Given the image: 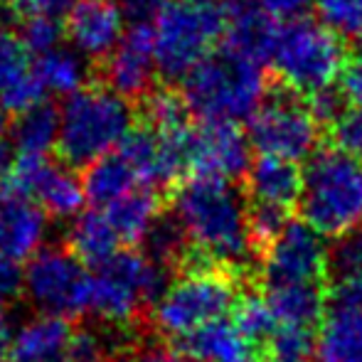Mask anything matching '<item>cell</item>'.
Wrapping results in <instances>:
<instances>
[{
  "instance_id": "cell-1",
  "label": "cell",
  "mask_w": 362,
  "mask_h": 362,
  "mask_svg": "<svg viewBox=\"0 0 362 362\" xmlns=\"http://www.w3.org/2000/svg\"><path fill=\"white\" fill-rule=\"evenodd\" d=\"M173 217L185 232L190 254L210 267H242L254 252L249 207L232 182L190 177L175 190Z\"/></svg>"
},
{
  "instance_id": "cell-2",
  "label": "cell",
  "mask_w": 362,
  "mask_h": 362,
  "mask_svg": "<svg viewBox=\"0 0 362 362\" xmlns=\"http://www.w3.org/2000/svg\"><path fill=\"white\" fill-rule=\"evenodd\" d=\"M180 96L202 124H239L267 101V74L262 64L219 49L182 79Z\"/></svg>"
},
{
  "instance_id": "cell-3",
  "label": "cell",
  "mask_w": 362,
  "mask_h": 362,
  "mask_svg": "<svg viewBox=\"0 0 362 362\" xmlns=\"http://www.w3.org/2000/svg\"><path fill=\"white\" fill-rule=\"evenodd\" d=\"M303 222L320 237L362 229V158L343 148H320L305 160L300 190Z\"/></svg>"
},
{
  "instance_id": "cell-4",
  "label": "cell",
  "mask_w": 362,
  "mask_h": 362,
  "mask_svg": "<svg viewBox=\"0 0 362 362\" xmlns=\"http://www.w3.org/2000/svg\"><path fill=\"white\" fill-rule=\"evenodd\" d=\"M134 129L131 104L109 86H84L59 106L57 151L72 168H89L119 151Z\"/></svg>"
},
{
  "instance_id": "cell-5",
  "label": "cell",
  "mask_w": 362,
  "mask_h": 362,
  "mask_svg": "<svg viewBox=\"0 0 362 362\" xmlns=\"http://www.w3.org/2000/svg\"><path fill=\"white\" fill-rule=\"evenodd\" d=\"M269 64L288 91L315 96L340 79L345 45L335 30L305 15L279 25Z\"/></svg>"
},
{
  "instance_id": "cell-6",
  "label": "cell",
  "mask_w": 362,
  "mask_h": 362,
  "mask_svg": "<svg viewBox=\"0 0 362 362\" xmlns=\"http://www.w3.org/2000/svg\"><path fill=\"white\" fill-rule=\"evenodd\" d=\"M224 35L222 0H170L153 25L156 64L165 79H185Z\"/></svg>"
},
{
  "instance_id": "cell-7",
  "label": "cell",
  "mask_w": 362,
  "mask_h": 362,
  "mask_svg": "<svg viewBox=\"0 0 362 362\" xmlns=\"http://www.w3.org/2000/svg\"><path fill=\"white\" fill-rule=\"evenodd\" d=\"M168 286L170 269L151 262L144 252H116L91 274L89 310L109 325H126L144 305H156Z\"/></svg>"
},
{
  "instance_id": "cell-8",
  "label": "cell",
  "mask_w": 362,
  "mask_h": 362,
  "mask_svg": "<svg viewBox=\"0 0 362 362\" xmlns=\"http://www.w3.org/2000/svg\"><path fill=\"white\" fill-rule=\"evenodd\" d=\"M237 284L227 272L197 264L170 281L153 305V325L163 335L187 338L205 325L224 320L237 305Z\"/></svg>"
},
{
  "instance_id": "cell-9",
  "label": "cell",
  "mask_w": 362,
  "mask_h": 362,
  "mask_svg": "<svg viewBox=\"0 0 362 362\" xmlns=\"http://www.w3.org/2000/svg\"><path fill=\"white\" fill-rule=\"evenodd\" d=\"M23 293L40 315L76 318L89 310L91 274L69 249L45 247L25 267Z\"/></svg>"
},
{
  "instance_id": "cell-10",
  "label": "cell",
  "mask_w": 362,
  "mask_h": 362,
  "mask_svg": "<svg viewBox=\"0 0 362 362\" xmlns=\"http://www.w3.org/2000/svg\"><path fill=\"white\" fill-rule=\"evenodd\" d=\"M318 121L310 114L308 101L293 91L267 96L257 114L249 119L247 139L259 156L284 158L291 163L308 160L318 146Z\"/></svg>"
},
{
  "instance_id": "cell-11",
  "label": "cell",
  "mask_w": 362,
  "mask_h": 362,
  "mask_svg": "<svg viewBox=\"0 0 362 362\" xmlns=\"http://www.w3.org/2000/svg\"><path fill=\"white\" fill-rule=\"evenodd\" d=\"M330 249L325 237L305 222L291 219L281 234L264 252V284L267 286H293V284H320L328 272Z\"/></svg>"
},
{
  "instance_id": "cell-12",
  "label": "cell",
  "mask_w": 362,
  "mask_h": 362,
  "mask_svg": "<svg viewBox=\"0 0 362 362\" xmlns=\"http://www.w3.org/2000/svg\"><path fill=\"white\" fill-rule=\"evenodd\" d=\"M10 190L35 200L52 219H76L81 215L86 192L72 168L49 163L47 158H18L10 168Z\"/></svg>"
},
{
  "instance_id": "cell-13",
  "label": "cell",
  "mask_w": 362,
  "mask_h": 362,
  "mask_svg": "<svg viewBox=\"0 0 362 362\" xmlns=\"http://www.w3.org/2000/svg\"><path fill=\"white\" fill-rule=\"evenodd\" d=\"M252 165V144L237 124H200L190 131L192 177L232 182L247 175Z\"/></svg>"
},
{
  "instance_id": "cell-14",
  "label": "cell",
  "mask_w": 362,
  "mask_h": 362,
  "mask_svg": "<svg viewBox=\"0 0 362 362\" xmlns=\"http://www.w3.org/2000/svg\"><path fill=\"white\" fill-rule=\"evenodd\" d=\"M156 40L151 25H131L124 40L104 62V79L111 91L129 99L151 94L156 79Z\"/></svg>"
},
{
  "instance_id": "cell-15",
  "label": "cell",
  "mask_w": 362,
  "mask_h": 362,
  "mask_svg": "<svg viewBox=\"0 0 362 362\" xmlns=\"http://www.w3.org/2000/svg\"><path fill=\"white\" fill-rule=\"evenodd\" d=\"M126 30V15L116 0H76L64 23L69 45L86 59L109 57Z\"/></svg>"
},
{
  "instance_id": "cell-16",
  "label": "cell",
  "mask_w": 362,
  "mask_h": 362,
  "mask_svg": "<svg viewBox=\"0 0 362 362\" xmlns=\"http://www.w3.org/2000/svg\"><path fill=\"white\" fill-rule=\"evenodd\" d=\"M49 217L30 197L15 190L0 192V262H30L45 249Z\"/></svg>"
},
{
  "instance_id": "cell-17",
  "label": "cell",
  "mask_w": 362,
  "mask_h": 362,
  "mask_svg": "<svg viewBox=\"0 0 362 362\" xmlns=\"http://www.w3.org/2000/svg\"><path fill=\"white\" fill-rule=\"evenodd\" d=\"M279 23L254 0H224V49L257 64H269Z\"/></svg>"
},
{
  "instance_id": "cell-18",
  "label": "cell",
  "mask_w": 362,
  "mask_h": 362,
  "mask_svg": "<svg viewBox=\"0 0 362 362\" xmlns=\"http://www.w3.org/2000/svg\"><path fill=\"white\" fill-rule=\"evenodd\" d=\"M45 96L35 74V62L18 33L0 28V109L20 111L40 104Z\"/></svg>"
},
{
  "instance_id": "cell-19",
  "label": "cell",
  "mask_w": 362,
  "mask_h": 362,
  "mask_svg": "<svg viewBox=\"0 0 362 362\" xmlns=\"http://www.w3.org/2000/svg\"><path fill=\"white\" fill-rule=\"evenodd\" d=\"M247 187L254 205L279 207L288 210L300 200L303 190V170L298 163L284 160V158L259 156L252 160L247 170Z\"/></svg>"
},
{
  "instance_id": "cell-20",
  "label": "cell",
  "mask_w": 362,
  "mask_h": 362,
  "mask_svg": "<svg viewBox=\"0 0 362 362\" xmlns=\"http://www.w3.org/2000/svg\"><path fill=\"white\" fill-rule=\"evenodd\" d=\"M180 350L190 362H259L257 345L227 318L182 338Z\"/></svg>"
},
{
  "instance_id": "cell-21",
  "label": "cell",
  "mask_w": 362,
  "mask_h": 362,
  "mask_svg": "<svg viewBox=\"0 0 362 362\" xmlns=\"http://www.w3.org/2000/svg\"><path fill=\"white\" fill-rule=\"evenodd\" d=\"M318 362H362V305H335L315 330Z\"/></svg>"
},
{
  "instance_id": "cell-22",
  "label": "cell",
  "mask_w": 362,
  "mask_h": 362,
  "mask_svg": "<svg viewBox=\"0 0 362 362\" xmlns=\"http://www.w3.org/2000/svg\"><path fill=\"white\" fill-rule=\"evenodd\" d=\"M72 328L67 320L35 315L13 335V362H67Z\"/></svg>"
},
{
  "instance_id": "cell-23",
  "label": "cell",
  "mask_w": 362,
  "mask_h": 362,
  "mask_svg": "<svg viewBox=\"0 0 362 362\" xmlns=\"http://www.w3.org/2000/svg\"><path fill=\"white\" fill-rule=\"evenodd\" d=\"M269 308L279 328L313 330L325 315V293L320 284H293V286H267Z\"/></svg>"
},
{
  "instance_id": "cell-24",
  "label": "cell",
  "mask_w": 362,
  "mask_h": 362,
  "mask_svg": "<svg viewBox=\"0 0 362 362\" xmlns=\"http://www.w3.org/2000/svg\"><path fill=\"white\" fill-rule=\"evenodd\" d=\"M59 141V109L47 101L20 111L10 124V144L20 158H47Z\"/></svg>"
},
{
  "instance_id": "cell-25",
  "label": "cell",
  "mask_w": 362,
  "mask_h": 362,
  "mask_svg": "<svg viewBox=\"0 0 362 362\" xmlns=\"http://www.w3.org/2000/svg\"><path fill=\"white\" fill-rule=\"evenodd\" d=\"M121 237L116 234L114 224L109 222L104 210L81 212L79 217L69 222L67 249L84 264H104L119 252Z\"/></svg>"
},
{
  "instance_id": "cell-26",
  "label": "cell",
  "mask_w": 362,
  "mask_h": 362,
  "mask_svg": "<svg viewBox=\"0 0 362 362\" xmlns=\"http://www.w3.org/2000/svg\"><path fill=\"white\" fill-rule=\"evenodd\" d=\"M81 182H84L86 200L106 210L116 200H121L139 187V175L129 165V160L119 151H114L109 156L99 158L96 163H91Z\"/></svg>"
},
{
  "instance_id": "cell-27",
  "label": "cell",
  "mask_w": 362,
  "mask_h": 362,
  "mask_svg": "<svg viewBox=\"0 0 362 362\" xmlns=\"http://www.w3.org/2000/svg\"><path fill=\"white\" fill-rule=\"evenodd\" d=\"M328 272L333 274V303L362 305V229L335 239Z\"/></svg>"
},
{
  "instance_id": "cell-28",
  "label": "cell",
  "mask_w": 362,
  "mask_h": 362,
  "mask_svg": "<svg viewBox=\"0 0 362 362\" xmlns=\"http://www.w3.org/2000/svg\"><path fill=\"white\" fill-rule=\"evenodd\" d=\"M35 74L42 91L59 96H72L89 81V59L74 47H57L35 59Z\"/></svg>"
},
{
  "instance_id": "cell-29",
  "label": "cell",
  "mask_w": 362,
  "mask_h": 362,
  "mask_svg": "<svg viewBox=\"0 0 362 362\" xmlns=\"http://www.w3.org/2000/svg\"><path fill=\"white\" fill-rule=\"evenodd\" d=\"M104 212L109 222L114 224L121 242L139 244L144 242L146 234L151 232V227L160 217V202H158V195L151 187H136L134 192L116 200Z\"/></svg>"
},
{
  "instance_id": "cell-30",
  "label": "cell",
  "mask_w": 362,
  "mask_h": 362,
  "mask_svg": "<svg viewBox=\"0 0 362 362\" xmlns=\"http://www.w3.org/2000/svg\"><path fill=\"white\" fill-rule=\"evenodd\" d=\"M141 244L146 247V257L165 269H173L177 262L190 257V244L185 239V232L173 215L158 217V222L153 224Z\"/></svg>"
},
{
  "instance_id": "cell-31",
  "label": "cell",
  "mask_w": 362,
  "mask_h": 362,
  "mask_svg": "<svg viewBox=\"0 0 362 362\" xmlns=\"http://www.w3.org/2000/svg\"><path fill=\"white\" fill-rule=\"evenodd\" d=\"M232 320L254 345L269 343L272 335L276 333V328H279L276 318H274L272 308H269L264 296H247V298L237 300Z\"/></svg>"
},
{
  "instance_id": "cell-32",
  "label": "cell",
  "mask_w": 362,
  "mask_h": 362,
  "mask_svg": "<svg viewBox=\"0 0 362 362\" xmlns=\"http://www.w3.org/2000/svg\"><path fill=\"white\" fill-rule=\"evenodd\" d=\"M187 111L185 101H182L180 94L175 91H151L146 96V121H148V129L158 131V134H168V131H180L185 129L187 124Z\"/></svg>"
},
{
  "instance_id": "cell-33",
  "label": "cell",
  "mask_w": 362,
  "mask_h": 362,
  "mask_svg": "<svg viewBox=\"0 0 362 362\" xmlns=\"http://www.w3.org/2000/svg\"><path fill=\"white\" fill-rule=\"evenodd\" d=\"M20 40L28 47L30 54L42 57V54L52 52V49L62 47L64 30L59 20L45 18V15H25L23 28H20Z\"/></svg>"
},
{
  "instance_id": "cell-34",
  "label": "cell",
  "mask_w": 362,
  "mask_h": 362,
  "mask_svg": "<svg viewBox=\"0 0 362 362\" xmlns=\"http://www.w3.org/2000/svg\"><path fill=\"white\" fill-rule=\"evenodd\" d=\"M320 23H325L340 37L362 35V0H315Z\"/></svg>"
},
{
  "instance_id": "cell-35",
  "label": "cell",
  "mask_w": 362,
  "mask_h": 362,
  "mask_svg": "<svg viewBox=\"0 0 362 362\" xmlns=\"http://www.w3.org/2000/svg\"><path fill=\"white\" fill-rule=\"evenodd\" d=\"M114 345L109 335L96 328H79L72 330L69 340L67 362H111L114 360Z\"/></svg>"
},
{
  "instance_id": "cell-36",
  "label": "cell",
  "mask_w": 362,
  "mask_h": 362,
  "mask_svg": "<svg viewBox=\"0 0 362 362\" xmlns=\"http://www.w3.org/2000/svg\"><path fill=\"white\" fill-rule=\"evenodd\" d=\"M274 360L303 362L315 350V333L305 328H276L269 340Z\"/></svg>"
},
{
  "instance_id": "cell-37",
  "label": "cell",
  "mask_w": 362,
  "mask_h": 362,
  "mask_svg": "<svg viewBox=\"0 0 362 362\" xmlns=\"http://www.w3.org/2000/svg\"><path fill=\"white\" fill-rule=\"evenodd\" d=\"M291 222L288 210H279V207L267 205H252L249 207V229H252L254 247H269L279 234L286 229Z\"/></svg>"
},
{
  "instance_id": "cell-38",
  "label": "cell",
  "mask_w": 362,
  "mask_h": 362,
  "mask_svg": "<svg viewBox=\"0 0 362 362\" xmlns=\"http://www.w3.org/2000/svg\"><path fill=\"white\" fill-rule=\"evenodd\" d=\"M335 144L343 151L362 158V109L350 106L340 114V119L333 124Z\"/></svg>"
},
{
  "instance_id": "cell-39",
  "label": "cell",
  "mask_w": 362,
  "mask_h": 362,
  "mask_svg": "<svg viewBox=\"0 0 362 362\" xmlns=\"http://www.w3.org/2000/svg\"><path fill=\"white\" fill-rule=\"evenodd\" d=\"M116 3L126 20H131L134 25H148L156 23L158 15L170 5V0H116Z\"/></svg>"
},
{
  "instance_id": "cell-40",
  "label": "cell",
  "mask_w": 362,
  "mask_h": 362,
  "mask_svg": "<svg viewBox=\"0 0 362 362\" xmlns=\"http://www.w3.org/2000/svg\"><path fill=\"white\" fill-rule=\"evenodd\" d=\"M343 94L340 91H320V94L310 96L308 106H310V114L315 116L318 124H335L340 119V114L345 111L343 106Z\"/></svg>"
},
{
  "instance_id": "cell-41",
  "label": "cell",
  "mask_w": 362,
  "mask_h": 362,
  "mask_svg": "<svg viewBox=\"0 0 362 362\" xmlns=\"http://www.w3.org/2000/svg\"><path fill=\"white\" fill-rule=\"evenodd\" d=\"M269 18L274 20H296L305 18V13L310 10V5H315V0H254Z\"/></svg>"
},
{
  "instance_id": "cell-42",
  "label": "cell",
  "mask_w": 362,
  "mask_h": 362,
  "mask_svg": "<svg viewBox=\"0 0 362 362\" xmlns=\"http://www.w3.org/2000/svg\"><path fill=\"white\" fill-rule=\"evenodd\" d=\"M340 94L345 101L362 109V54L345 62V69L340 74Z\"/></svg>"
},
{
  "instance_id": "cell-43",
  "label": "cell",
  "mask_w": 362,
  "mask_h": 362,
  "mask_svg": "<svg viewBox=\"0 0 362 362\" xmlns=\"http://www.w3.org/2000/svg\"><path fill=\"white\" fill-rule=\"evenodd\" d=\"M23 293V272L18 264L0 262V308Z\"/></svg>"
},
{
  "instance_id": "cell-44",
  "label": "cell",
  "mask_w": 362,
  "mask_h": 362,
  "mask_svg": "<svg viewBox=\"0 0 362 362\" xmlns=\"http://www.w3.org/2000/svg\"><path fill=\"white\" fill-rule=\"evenodd\" d=\"M76 0H20L25 15H45V18H67Z\"/></svg>"
},
{
  "instance_id": "cell-45",
  "label": "cell",
  "mask_w": 362,
  "mask_h": 362,
  "mask_svg": "<svg viewBox=\"0 0 362 362\" xmlns=\"http://www.w3.org/2000/svg\"><path fill=\"white\" fill-rule=\"evenodd\" d=\"M136 358L141 362H190L182 350L173 348V345H165V343H148Z\"/></svg>"
},
{
  "instance_id": "cell-46",
  "label": "cell",
  "mask_w": 362,
  "mask_h": 362,
  "mask_svg": "<svg viewBox=\"0 0 362 362\" xmlns=\"http://www.w3.org/2000/svg\"><path fill=\"white\" fill-rule=\"evenodd\" d=\"M10 348H13V328H10L8 315H5L3 308H0V362L5 360V355H8Z\"/></svg>"
},
{
  "instance_id": "cell-47",
  "label": "cell",
  "mask_w": 362,
  "mask_h": 362,
  "mask_svg": "<svg viewBox=\"0 0 362 362\" xmlns=\"http://www.w3.org/2000/svg\"><path fill=\"white\" fill-rule=\"evenodd\" d=\"M10 168H13V163H10V153H8V148L0 144V182L8 180Z\"/></svg>"
},
{
  "instance_id": "cell-48",
  "label": "cell",
  "mask_w": 362,
  "mask_h": 362,
  "mask_svg": "<svg viewBox=\"0 0 362 362\" xmlns=\"http://www.w3.org/2000/svg\"><path fill=\"white\" fill-rule=\"evenodd\" d=\"M111 362H141L136 355H119V358H114Z\"/></svg>"
},
{
  "instance_id": "cell-49",
  "label": "cell",
  "mask_w": 362,
  "mask_h": 362,
  "mask_svg": "<svg viewBox=\"0 0 362 362\" xmlns=\"http://www.w3.org/2000/svg\"><path fill=\"white\" fill-rule=\"evenodd\" d=\"M5 129H8V124H5V114H3V109H0V144H3Z\"/></svg>"
},
{
  "instance_id": "cell-50",
  "label": "cell",
  "mask_w": 362,
  "mask_h": 362,
  "mask_svg": "<svg viewBox=\"0 0 362 362\" xmlns=\"http://www.w3.org/2000/svg\"><path fill=\"white\" fill-rule=\"evenodd\" d=\"M10 3V0H0V10H3L5 8V5H8Z\"/></svg>"
},
{
  "instance_id": "cell-51",
  "label": "cell",
  "mask_w": 362,
  "mask_h": 362,
  "mask_svg": "<svg viewBox=\"0 0 362 362\" xmlns=\"http://www.w3.org/2000/svg\"><path fill=\"white\" fill-rule=\"evenodd\" d=\"M360 47H362V35H360Z\"/></svg>"
},
{
  "instance_id": "cell-52",
  "label": "cell",
  "mask_w": 362,
  "mask_h": 362,
  "mask_svg": "<svg viewBox=\"0 0 362 362\" xmlns=\"http://www.w3.org/2000/svg\"><path fill=\"white\" fill-rule=\"evenodd\" d=\"M272 362H284V360H272Z\"/></svg>"
},
{
  "instance_id": "cell-53",
  "label": "cell",
  "mask_w": 362,
  "mask_h": 362,
  "mask_svg": "<svg viewBox=\"0 0 362 362\" xmlns=\"http://www.w3.org/2000/svg\"><path fill=\"white\" fill-rule=\"evenodd\" d=\"M3 362H5V360H3Z\"/></svg>"
}]
</instances>
